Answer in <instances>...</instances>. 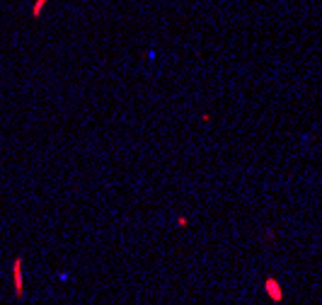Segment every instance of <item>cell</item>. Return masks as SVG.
<instances>
[{
  "instance_id": "7a4b0ae2",
  "label": "cell",
  "mask_w": 322,
  "mask_h": 305,
  "mask_svg": "<svg viewBox=\"0 0 322 305\" xmlns=\"http://www.w3.org/2000/svg\"><path fill=\"white\" fill-rule=\"evenodd\" d=\"M264 293L269 296L271 303H283V286L279 284L276 276H266L264 279Z\"/></svg>"
},
{
  "instance_id": "5b68a950",
  "label": "cell",
  "mask_w": 322,
  "mask_h": 305,
  "mask_svg": "<svg viewBox=\"0 0 322 305\" xmlns=\"http://www.w3.org/2000/svg\"><path fill=\"white\" fill-rule=\"evenodd\" d=\"M211 119H213V117H211L208 112H203V114H201V122H203V123H208V122H211Z\"/></svg>"
},
{
  "instance_id": "8992f818",
  "label": "cell",
  "mask_w": 322,
  "mask_h": 305,
  "mask_svg": "<svg viewBox=\"0 0 322 305\" xmlns=\"http://www.w3.org/2000/svg\"><path fill=\"white\" fill-rule=\"evenodd\" d=\"M264 235H266V243H274V230H266Z\"/></svg>"
},
{
  "instance_id": "277c9868",
  "label": "cell",
  "mask_w": 322,
  "mask_h": 305,
  "mask_svg": "<svg viewBox=\"0 0 322 305\" xmlns=\"http://www.w3.org/2000/svg\"><path fill=\"white\" fill-rule=\"evenodd\" d=\"M177 225H180V228H187V225H189V218H187V216H180V218H177Z\"/></svg>"
},
{
  "instance_id": "6da1fadb",
  "label": "cell",
  "mask_w": 322,
  "mask_h": 305,
  "mask_svg": "<svg viewBox=\"0 0 322 305\" xmlns=\"http://www.w3.org/2000/svg\"><path fill=\"white\" fill-rule=\"evenodd\" d=\"M22 264L24 259L17 254L12 259V266H10V274H12V296L15 301H22L24 298V271H22Z\"/></svg>"
},
{
  "instance_id": "3957f363",
  "label": "cell",
  "mask_w": 322,
  "mask_h": 305,
  "mask_svg": "<svg viewBox=\"0 0 322 305\" xmlns=\"http://www.w3.org/2000/svg\"><path fill=\"white\" fill-rule=\"evenodd\" d=\"M46 2H49V0H34V5H32V20H39V17H41Z\"/></svg>"
}]
</instances>
